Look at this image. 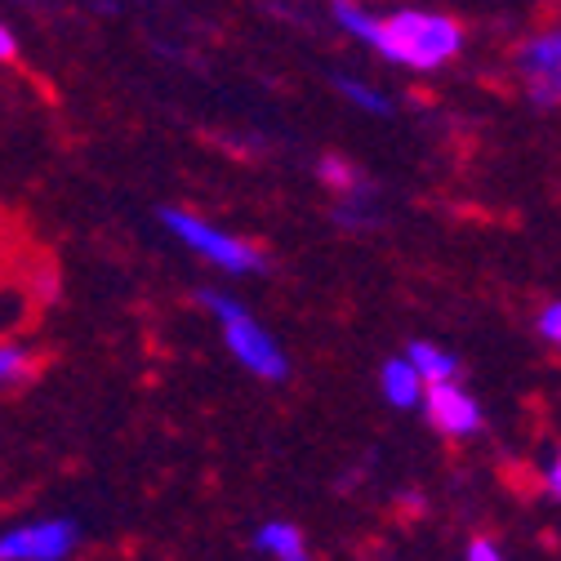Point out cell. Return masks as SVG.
I'll use <instances>...</instances> for the list:
<instances>
[{"label":"cell","instance_id":"9","mask_svg":"<svg viewBox=\"0 0 561 561\" xmlns=\"http://www.w3.org/2000/svg\"><path fill=\"white\" fill-rule=\"evenodd\" d=\"M405 362L414 366V375L424 379L428 388H437V383H450L455 375H459V362L446 353V347H437V343H410V353H405Z\"/></svg>","mask_w":561,"mask_h":561},{"label":"cell","instance_id":"11","mask_svg":"<svg viewBox=\"0 0 561 561\" xmlns=\"http://www.w3.org/2000/svg\"><path fill=\"white\" fill-rule=\"evenodd\" d=\"M321 183L330 192H339L343 201H353V196H370V183L357 174L353 161H343V157H321Z\"/></svg>","mask_w":561,"mask_h":561},{"label":"cell","instance_id":"14","mask_svg":"<svg viewBox=\"0 0 561 561\" xmlns=\"http://www.w3.org/2000/svg\"><path fill=\"white\" fill-rule=\"evenodd\" d=\"M32 290H36L41 304H54V299H58V276H54L49 267H41V272L32 276Z\"/></svg>","mask_w":561,"mask_h":561},{"label":"cell","instance_id":"2","mask_svg":"<svg viewBox=\"0 0 561 561\" xmlns=\"http://www.w3.org/2000/svg\"><path fill=\"white\" fill-rule=\"evenodd\" d=\"M201 304L219 317L228 353H232L250 375H259L263 383H280V379L290 375V362H286V353H280V343H276L237 299H228V295H219V290H201Z\"/></svg>","mask_w":561,"mask_h":561},{"label":"cell","instance_id":"15","mask_svg":"<svg viewBox=\"0 0 561 561\" xmlns=\"http://www.w3.org/2000/svg\"><path fill=\"white\" fill-rule=\"evenodd\" d=\"M468 561H504V552L490 543V539H472L468 543Z\"/></svg>","mask_w":561,"mask_h":561},{"label":"cell","instance_id":"3","mask_svg":"<svg viewBox=\"0 0 561 561\" xmlns=\"http://www.w3.org/2000/svg\"><path fill=\"white\" fill-rule=\"evenodd\" d=\"M161 224L201 259H209L215 267L232 272V276H250V272H267V254L245 241V237H232L215 224H205L201 215H187V209H161Z\"/></svg>","mask_w":561,"mask_h":561},{"label":"cell","instance_id":"16","mask_svg":"<svg viewBox=\"0 0 561 561\" xmlns=\"http://www.w3.org/2000/svg\"><path fill=\"white\" fill-rule=\"evenodd\" d=\"M14 58H19V41L5 23H0V62H14Z\"/></svg>","mask_w":561,"mask_h":561},{"label":"cell","instance_id":"1","mask_svg":"<svg viewBox=\"0 0 561 561\" xmlns=\"http://www.w3.org/2000/svg\"><path fill=\"white\" fill-rule=\"evenodd\" d=\"M334 19L347 36H357L375 54H383L397 67H433L450 62L463 49V23L437 10H397V14H366L362 5H334Z\"/></svg>","mask_w":561,"mask_h":561},{"label":"cell","instance_id":"12","mask_svg":"<svg viewBox=\"0 0 561 561\" xmlns=\"http://www.w3.org/2000/svg\"><path fill=\"white\" fill-rule=\"evenodd\" d=\"M334 90L353 103V107H362V112H370V116H388L392 112V103L379 94V90H370V85H362L357 77H334Z\"/></svg>","mask_w":561,"mask_h":561},{"label":"cell","instance_id":"7","mask_svg":"<svg viewBox=\"0 0 561 561\" xmlns=\"http://www.w3.org/2000/svg\"><path fill=\"white\" fill-rule=\"evenodd\" d=\"M379 388H383V397H388L397 410H410V405L424 401V379L414 375V366H410L405 357L383 362V370H379Z\"/></svg>","mask_w":561,"mask_h":561},{"label":"cell","instance_id":"8","mask_svg":"<svg viewBox=\"0 0 561 561\" xmlns=\"http://www.w3.org/2000/svg\"><path fill=\"white\" fill-rule=\"evenodd\" d=\"M36 347L23 339H0V392L23 388L36 379Z\"/></svg>","mask_w":561,"mask_h":561},{"label":"cell","instance_id":"13","mask_svg":"<svg viewBox=\"0 0 561 561\" xmlns=\"http://www.w3.org/2000/svg\"><path fill=\"white\" fill-rule=\"evenodd\" d=\"M539 334H543L552 347H561V304H548V308L539 312Z\"/></svg>","mask_w":561,"mask_h":561},{"label":"cell","instance_id":"5","mask_svg":"<svg viewBox=\"0 0 561 561\" xmlns=\"http://www.w3.org/2000/svg\"><path fill=\"white\" fill-rule=\"evenodd\" d=\"M513 62H517V72L526 81V94L539 107H561V27L522 41Z\"/></svg>","mask_w":561,"mask_h":561},{"label":"cell","instance_id":"6","mask_svg":"<svg viewBox=\"0 0 561 561\" xmlns=\"http://www.w3.org/2000/svg\"><path fill=\"white\" fill-rule=\"evenodd\" d=\"M424 414L442 437H472L481 428V405L459 383L424 388Z\"/></svg>","mask_w":561,"mask_h":561},{"label":"cell","instance_id":"10","mask_svg":"<svg viewBox=\"0 0 561 561\" xmlns=\"http://www.w3.org/2000/svg\"><path fill=\"white\" fill-rule=\"evenodd\" d=\"M254 543H259V552H267V557H276V561H308V543H304L299 526H290V522H267V526H259Z\"/></svg>","mask_w":561,"mask_h":561},{"label":"cell","instance_id":"4","mask_svg":"<svg viewBox=\"0 0 561 561\" xmlns=\"http://www.w3.org/2000/svg\"><path fill=\"white\" fill-rule=\"evenodd\" d=\"M77 522L67 517H41V522H23L0 535V561H67L77 552Z\"/></svg>","mask_w":561,"mask_h":561},{"label":"cell","instance_id":"17","mask_svg":"<svg viewBox=\"0 0 561 561\" xmlns=\"http://www.w3.org/2000/svg\"><path fill=\"white\" fill-rule=\"evenodd\" d=\"M543 481H548V490H552V495L561 500V455L548 463V477H543Z\"/></svg>","mask_w":561,"mask_h":561}]
</instances>
